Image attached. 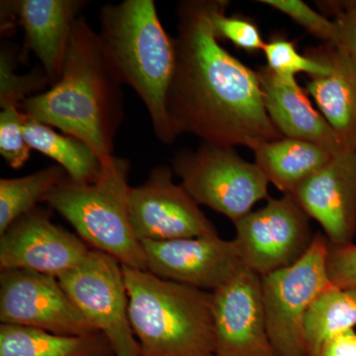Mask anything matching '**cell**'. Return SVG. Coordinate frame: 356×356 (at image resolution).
Returning <instances> with one entry per match:
<instances>
[{"instance_id":"6da1fadb","label":"cell","mask_w":356,"mask_h":356,"mask_svg":"<svg viewBox=\"0 0 356 356\" xmlns=\"http://www.w3.org/2000/svg\"><path fill=\"white\" fill-rule=\"evenodd\" d=\"M216 2L178 3L168 113L177 137L191 134L208 144L252 151L283 136L267 115L257 72L219 43L212 22Z\"/></svg>"},{"instance_id":"7a4b0ae2","label":"cell","mask_w":356,"mask_h":356,"mask_svg":"<svg viewBox=\"0 0 356 356\" xmlns=\"http://www.w3.org/2000/svg\"><path fill=\"white\" fill-rule=\"evenodd\" d=\"M122 83L103 53L98 33L77 18L65 51L62 76L46 92L21 103L27 116L88 145L100 158L113 154L124 119Z\"/></svg>"},{"instance_id":"3957f363","label":"cell","mask_w":356,"mask_h":356,"mask_svg":"<svg viewBox=\"0 0 356 356\" xmlns=\"http://www.w3.org/2000/svg\"><path fill=\"white\" fill-rule=\"evenodd\" d=\"M99 20L98 36L110 67L144 103L158 139L172 144L177 136L168 113V93L175 67V37L161 24L156 2L106 4Z\"/></svg>"},{"instance_id":"277c9868","label":"cell","mask_w":356,"mask_h":356,"mask_svg":"<svg viewBox=\"0 0 356 356\" xmlns=\"http://www.w3.org/2000/svg\"><path fill=\"white\" fill-rule=\"evenodd\" d=\"M122 269L139 356H215L212 292Z\"/></svg>"},{"instance_id":"5b68a950","label":"cell","mask_w":356,"mask_h":356,"mask_svg":"<svg viewBox=\"0 0 356 356\" xmlns=\"http://www.w3.org/2000/svg\"><path fill=\"white\" fill-rule=\"evenodd\" d=\"M102 159L95 182L77 184L67 177L44 202L62 215L89 248L111 255L122 266L147 270L142 243L129 217L130 163L114 154Z\"/></svg>"},{"instance_id":"8992f818","label":"cell","mask_w":356,"mask_h":356,"mask_svg":"<svg viewBox=\"0 0 356 356\" xmlns=\"http://www.w3.org/2000/svg\"><path fill=\"white\" fill-rule=\"evenodd\" d=\"M172 170L199 205L233 222L252 212L259 201L269 199L266 175L234 147L202 142L195 151L181 149L173 158Z\"/></svg>"},{"instance_id":"52a82bcc","label":"cell","mask_w":356,"mask_h":356,"mask_svg":"<svg viewBox=\"0 0 356 356\" xmlns=\"http://www.w3.org/2000/svg\"><path fill=\"white\" fill-rule=\"evenodd\" d=\"M327 252V238L317 234L301 259L261 277L267 331L278 356L306 355L307 313L323 292L334 286Z\"/></svg>"},{"instance_id":"ba28073f","label":"cell","mask_w":356,"mask_h":356,"mask_svg":"<svg viewBox=\"0 0 356 356\" xmlns=\"http://www.w3.org/2000/svg\"><path fill=\"white\" fill-rule=\"evenodd\" d=\"M58 281L96 331L109 339L115 355L139 356L120 262L91 248L86 259Z\"/></svg>"},{"instance_id":"9c48e42d","label":"cell","mask_w":356,"mask_h":356,"mask_svg":"<svg viewBox=\"0 0 356 356\" xmlns=\"http://www.w3.org/2000/svg\"><path fill=\"white\" fill-rule=\"evenodd\" d=\"M234 224L233 242L243 266L261 277L301 259L315 236L308 215L289 195L269 198L264 208Z\"/></svg>"},{"instance_id":"30bf717a","label":"cell","mask_w":356,"mask_h":356,"mask_svg":"<svg viewBox=\"0 0 356 356\" xmlns=\"http://www.w3.org/2000/svg\"><path fill=\"white\" fill-rule=\"evenodd\" d=\"M172 168L159 165L143 184L131 187L129 217L139 242L218 236L213 222L181 184Z\"/></svg>"},{"instance_id":"8fae6325","label":"cell","mask_w":356,"mask_h":356,"mask_svg":"<svg viewBox=\"0 0 356 356\" xmlns=\"http://www.w3.org/2000/svg\"><path fill=\"white\" fill-rule=\"evenodd\" d=\"M0 322L65 336L98 332L58 277L28 269L0 273Z\"/></svg>"},{"instance_id":"7c38bea8","label":"cell","mask_w":356,"mask_h":356,"mask_svg":"<svg viewBox=\"0 0 356 356\" xmlns=\"http://www.w3.org/2000/svg\"><path fill=\"white\" fill-rule=\"evenodd\" d=\"M215 356H278L267 331L261 277L243 266L212 292Z\"/></svg>"},{"instance_id":"4fadbf2b","label":"cell","mask_w":356,"mask_h":356,"mask_svg":"<svg viewBox=\"0 0 356 356\" xmlns=\"http://www.w3.org/2000/svg\"><path fill=\"white\" fill-rule=\"evenodd\" d=\"M36 207L0 234V269H28L60 277L79 266L91 248Z\"/></svg>"},{"instance_id":"5bb4252c","label":"cell","mask_w":356,"mask_h":356,"mask_svg":"<svg viewBox=\"0 0 356 356\" xmlns=\"http://www.w3.org/2000/svg\"><path fill=\"white\" fill-rule=\"evenodd\" d=\"M140 243L147 271L204 291L222 287L243 266L233 241L220 236Z\"/></svg>"},{"instance_id":"9a60e30c","label":"cell","mask_w":356,"mask_h":356,"mask_svg":"<svg viewBox=\"0 0 356 356\" xmlns=\"http://www.w3.org/2000/svg\"><path fill=\"white\" fill-rule=\"evenodd\" d=\"M289 196L321 225L329 243H353L356 236V152L346 149L332 156Z\"/></svg>"},{"instance_id":"2e32d148","label":"cell","mask_w":356,"mask_h":356,"mask_svg":"<svg viewBox=\"0 0 356 356\" xmlns=\"http://www.w3.org/2000/svg\"><path fill=\"white\" fill-rule=\"evenodd\" d=\"M257 74L267 115L283 137L313 143L332 154L346 151L294 76L276 74L267 67H261Z\"/></svg>"},{"instance_id":"e0dca14e","label":"cell","mask_w":356,"mask_h":356,"mask_svg":"<svg viewBox=\"0 0 356 356\" xmlns=\"http://www.w3.org/2000/svg\"><path fill=\"white\" fill-rule=\"evenodd\" d=\"M305 55L325 63V74L309 76L306 91L337 134L344 149L356 152V65L339 44L310 47Z\"/></svg>"},{"instance_id":"ac0fdd59","label":"cell","mask_w":356,"mask_h":356,"mask_svg":"<svg viewBox=\"0 0 356 356\" xmlns=\"http://www.w3.org/2000/svg\"><path fill=\"white\" fill-rule=\"evenodd\" d=\"M88 3L83 0L16 1L18 23L25 33L26 51H34L53 86L62 76L74 23Z\"/></svg>"},{"instance_id":"d6986e66","label":"cell","mask_w":356,"mask_h":356,"mask_svg":"<svg viewBox=\"0 0 356 356\" xmlns=\"http://www.w3.org/2000/svg\"><path fill=\"white\" fill-rule=\"evenodd\" d=\"M254 163L269 184L290 195L302 182L324 168L336 154L307 140L281 138L252 149Z\"/></svg>"},{"instance_id":"ffe728a7","label":"cell","mask_w":356,"mask_h":356,"mask_svg":"<svg viewBox=\"0 0 356 356\" xmlns=\"http://www.w3.org/2000/svg\"><path fill=\"white\" fill-rule=\"evenodd\" d=\"M0 356H116L102 332L65 336L20 327L0 325Z\"/></svg>"},{"instance_id":"44dd1931","label":"cell","mask_w":356,"mask_h":356,"mask_svg":"<svg viewBox=\"0 0 356 356\" xmlns=\"http://www.w3.org/2000/svg\"><path fill=\"white\" fill-rule=\"evenodd\" d=\"M23 132L28 146L56 161L77 184H91L99 177L102 159L83 140L54 131L24 114Z\"/></svg>"},{"instance_id":"7402d4cb","label":"cell","mask_w":356,"mask_h":356,"mask_svg":"<svg viewBox=\"0 0 356 356\" xmlns=\"http://www.w3.org/2000/svg\"><path fill=\"white\" fill-rule=\"evenodd\" d=\"M355 327L356 287L334 285L314 301L307 313L304 323L306 355L316 353L325 341Z\"/></svg>"},{"instance_id":"603a6c76","label":"cell","mask_w":356,"mask_h":356,"mask_svg":"<svg viewBox=\"0 0 356 356\" xmlns=\"http://www.w3.org/2000/svg\"><path fill=\"white\" fill-rule=\"evenodd\" d=\"M58 165L49 166L31 175L0 179V234L18 218L38 207L51 189L67 177Z\"/></svg>"},{"instance_id":"cb8c5ba5","label":"cell","mask_w":356,"mask_h":356,"mask_svg":"<svg viewBox=\"0 0 356 356\" xmlns=\"http://www.w3.org/2000/svg\"><path fill=\"white\" fill-rule=\"evenodd\" d=\"M15 51L8 47L0 53V106L20 107L21 103L50 83L43 69H36L24 76L15 74Z\"/></svg>"},{"instance_id":"d4e9b609","label":"cell","mask_w":356,"mask_h":356,"mask_svg":"<svg viewBox=\"0 0 356 356\" xmlns=\"http://www.w3.org/2000/svg\"><path fill=\"white\" fill-rule=\"evenodd\" d=\"M262 51L266 58V67L276 74L295 77L300 72L309 76L329 72V67L325 63L299 53L294 42L284 37H273L266 42Z\"/></svg>"},{"instance_id":"484cf974","label":"cell","mask_w":356,"mask_h":356,"mask_svg":"<svg viewBox=\"0 0 356 356\" xmlns=\"http://www.w3.org/2000/svg\"><path fill=\"white\" fill-rule=\"evenodd\" d=\"M229 1L217 0L212 14L213 27L218 39L228 40L238 48L250 53L264 51L266 42L252 21L238 16H227Z\"/></svg>"},{"instance_id":"4316f807","label":"cell","mask_w":356,"mask_h":356,"mask_svg":"<svg viewBox=\"0 0 356 356\" xmlns=\"http://www.w3.org/2000/svg\"><path fill=\"white\" fill-rule=\"evenodd\" d=\"M24 113L18 106H8L0 113V154L7 165L20 168L29 161L31 147L23 132Z\"/></svg>"},{"instance_id":"83f0119b","label":"cell","mask_w":356,"mask_h":356,"mask_svg":"<svg viewBox=\"0 0 356 356\" xmlns=\"http://www.w3.org/2000/svg\"><path fill=\"white\" fill-rule=\"evenodd\" d=\"M259 2L285 14L323 43L337 44V29L334 21L314 10L305 2L301 0H261Z\"/></svg>"},{"instance_id":"f1b7e54d","label":"cell","mask_w":356,"mask_h":356,"mask_svg":"<svg viewBox=\"0 0 356 356\" xmlns=\"http://www.w3.org/2000/svg\"><path fill=\"white\" fill-rule=\"evenodd\" d=\"M321 10L329 14L337 25L336 44L343 49L356 65V0L318 1Z\"/></svg>"},{"instance_id":"f546056e","label":"cell","mask_w":356,"mask_h":356,"mask_svg":"<svg viewBox=\"0 0 356 356\" xmlns=\"http://www.w3.org/2000/svg\"><path fill=\"white\" fill-rule=\"evenodd\" d=\"M329 243V242H327ZM327 271L332 285L336 287H356V245L329 243Z\"/></svg>"},{"instance_id":"4dcf8cb0","label":"cell","mask_w":356,"mask_h":356,"mask_svg":"<svg viewBox=\"0 0 356 356\" xmlns=\"http://www.w3.org/2000/svg\"><path fill=\"white\" fill-rule=\"evenodd\" d=\"M306 356H356L355 330L325 341L316 353Z\"/></svg>"}]
</instances>
